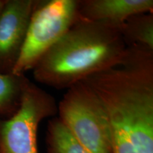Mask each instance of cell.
<instances>
[{
	"label": "cell",
	"mask_w": 153,
	"mask_h": 153,
	"mask_svg": "<svg viewBox=\"0 0 153 153\" xmlns=\"http://www.w3.org/2000/svg\"><path fill=\"white\" fill-rule=\"evenodd\" d=\"M126 45L140 44L153 50V13H140L129 17L119 27Z\"/></svg>",
	"instance_id": "ba28073f"
},
{
	"label": "cell",
	"mask_w": 153,
	"mask_h": 153,
	"mask_svg": "<svg viewBox=\"0 0 153 153\" xmlns=\"http://www.w3.org/2000/svg\"><path fill=\"white\" fill-rule=\"evenodd\" d=\"M77 19V0H38L12 73L25 75L33 70Z\"/></svg>",
	"instance_id": "3957f363"
},
{
	"label": "cell",
	"mask_w": 153,
	"mask_h": 153,
	"mask_svg": "<svg viewBox=\"0 0 153 153\" xmlns=\"http://www.w3.org/2000/svg\"><path fill=\"white\" fill-rule=\"evenodd\" d=\"M140 13H153L152 0H77L78 19L118 29L129 17Z\"/></svg>",
	"instance_id": "8992f818"
},
{
	"label": "cell",
	"mask_w": 153,
	"mask_h": 153,
	"mask_svg": "<svg viewBox=\"0 0 153 153\" xmlns=\"http://www.w3.org/2000/svg\"><path fill=\"white\" fill-rule=\"evenodd\" d=\"M29 82L25 75L0 72V116L9 118L19 109Z\"/></svg>",
	"instance_id": "52a82bcc"
},
{
	"label": "cell",
	"mask_w": 153,
	"mask_h": 153,
	"mask_svg": "<svg viewBox=\"0 0 153 153\" xmlns=\"http://www.w3.org/2000/svg\"><path fill=\"white\" fill-rule=\"evenodd\" d=\"M4 2H5V0H0V11H1L4 4Z\"/></svg>",
	"instance_id": "30bf717a"
},
{
	"label": "cell",
	"mask_w": 153,
	"mask_h": 153,
	"mask_svg": "<svg viewBox=\"0 0 153 153\" xmlns=\"http://www.w3.org/2000/svg\"><path fill=\"white\" fill-rule=\"evenodd\" d=\"M37 1L5 0L0 11V72H13Z\"/></svg>",
	"instance_id": "5b68a950"
},
{
	"label": "cell",
	"mask_w": 153,
	"mask_h": 153,
	"mask_svg": "<svg viewBox=\"0 0 153 153\" xmlns=\"http://www.w3.org/2000/svg\"><path fill=\"white\" fill-rule=\"evenodd\" d=\"M61 122L89 153H111V133L102 103L80 82L67 89L57 105Z\"/></svg>",
	"instance_id": "7a4b0ae2"
},
{
	"label": "cell",
	"mask_w": 153,
	"mask_h": 153,
	"mask_svg": "<svg viewBox=\"0 0 153 153\" xmlns=\"http://www.w3.org/2000/svg\"><path fill=\"white\" fill-rule=\"evenodd\" d=\"M57 113L54 97L30 81L19 109L0 120V153H38V126Z\"/></svg>",
	"instance_id": "277c9868"
},
{
	"label": "cell",
	"mask_w": 153,
	"mask_h": 153,
	"mask_svg": "<svg viewBox=\"0 0 153 153\" xmlns=\"http://www.w3.org/2000/svg\"><path fill=\"white\" fill-rule=\"evenodd\" d=\"M126 49L118 28L77 19L36 65L34 79L56 89H68L119 65Z\"/></svg>",
	"instance_id": "6da1fadb"
},
{
	"label": "cell",
	"mask_w": 153,
	"mask_h": 153,
	"mask_svg": "<svg viewBox=\"0 0 153 153\" xmlns=\"http://www.w3.org/2000/svg\"><path fill=\"white\" fill-rule=\"evenodd\" d=\"M46 144L48 153H89L74 138L58 117L49 120Z\"/></svg>",
	"instance_id": "9c48e42d"
}]
</instances>
